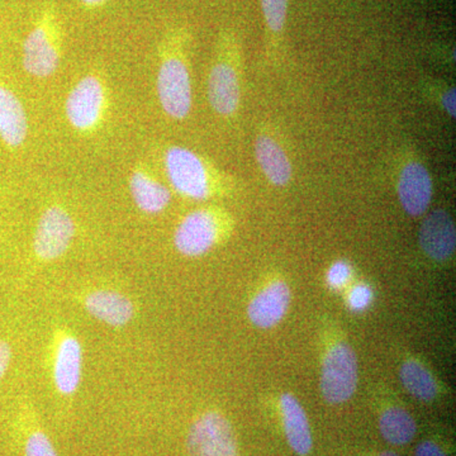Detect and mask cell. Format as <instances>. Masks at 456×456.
Masks as SVG:
<instances>
[{"label":"cell","mask_w":456,"mask_h":456,"mask_svg":"<svg viewBox=\"0 0 456 456\" xmlns=\"http://www.w3.org/2000/svg\"><path fill=\"white\" fill-rule=\"evenodd\" d=\"M207 97L221 118H236L242 101V46L233 29L222 28L216 38Z\"/></svg>","instance_id":"obj_3"},{"label":"cell","mask_w":456,"mask_h":456,"mask_svg":"<svg viewBox=\"0 0 456 456\" xmlns=\"http://www.w3.org/2000/svg\"><path fill=\"white\" fill-rule=\"evenodd\" d=\"M86 312L101 322L113 327H123L134 316V303L125 294L116 290L98 289L84 298Z\"/></svg>","instance_id":"obj_19"},{"label":"cell","mask_w":456,"mask_h":456,"mask_svg":"<svg viewBox=\"0 0 456 456\" xmlns=\"http://www.w3.org/2000/svg\"><path fill=\"white\" fill-rule=\"evenodd\" d=\"M379 431L387 443L401 446L415 439L417 425L406 408L391 404L380 412Z\"/></svg>","instance_id":"obj_21"},{"label":"cell","mask_w":456,"mask_h":456,"mask_svg":"<svg viewBox=\"0 0 456 456\" xmlns=\"http://www.w3.org/2000/svg\"><path fill=\"white\" fill-rule=\"evenodd\" d=\"M424 90L428 98H431V101L440 110L448 114L450 118L455 119L456 92L454 86L439 82V80H431L425 84Z\"/></svg>","instance_id":"obj_22"},{"label":"cell","mask_w":456,"mask_h":456,"mask_svg":"<svg viewBox=\"0 0 456 456\" xmlns=\"http://www.w3.org/2000/svg\"><path fill=\"white\" fill-rule=\"evenodd\" d=\"M279 408L288 445L297 455L307 456L314 449V435L301 402L292 393H281Z\"/></svg>","instance_id":"obj_18"},{"label":"cell","mask_w":456,"mask_h":456,"mask_svg":"<svg viewBox=\"0 0 456 456\" xmlns=\"http://www.w3.org/2000/svg\"><path fill=\"white\" fill-rule=\"evenodd\" d=\"M235 230V218L220 206L189 212L174 232V248L185 257H200L226 242Z\"/></svg>","instance_id":"obj_5"},{"label":"cell","mask_w":456,"mask_h":456,"mask_svg":"<svg viewBox=\"0 0 456 456\" xmlns=\"http://www.w3.org/2000/svg\"><path fill=\"white\" fill-rule=\"evenodd\" d=\"M53 374L60 395H71L79 388L83 375V347L77 336L62 335L57 341Z\"/></svg>","instance_id":"obj_15"},{"label":"cell","mask_w":456,"mask_h":456,"mask_svg":"<svg viewBox=\"0 0 456 456\" xmlns=\"http://www.w3.org/2000/svg\"><path fill=\"white\" fill-rule=\"evenodd\" d=\"M77 235L70 213L61 204H51L38 218L33 235V253L38 260L49 263L68 253Z\"/></svg>","instance_id":"obj_9"},{"label":"cell","mask_w":456,"mask_h":456,"mask_svg":"<svg viewBox=\"0 0 456 456\" xmlns=\"http://www.w3.org/2000/svg\"><path fill=\"white\" fill-rule=\"evenodd\" d=\"M265 49L269 60L279 59L283 49L285 26H287L289 0H260Z\"/></svg>","instance_id":"obj_20"},{"label":"cell","mask_w":456,"mask_h":456,"mask_svg":"<svg viewBox=\"0 0 456 456\" xmlns=\"http://www.w3.org/2000/svg\"><path fill=\"white\" fill-rule=\"evenodd\" d=\"M255 158L268 182L275 187H287L293 180V164L281 141L268 131L255 137Z\"/></svg>","instance_id":"obj_16"},{"label":"cell","mask_w":456,"mask_h":456,"mask_svg":"<svg viewBox=\"0 0 456 456\" xmlns=\"http://www.w3.org/2000/svg\"><path fill=\"white\" fill-rule=\"evenodd\" d=\"M26 456H59L47 435L42 431H35L29 435L25 444Z\"/></svg>","instance_id":"obj_25"},{"label":"cell","mask_w":456,"mask_h":456,"mask_svg":"<svg viewBox=\"0 0 456 456\" xmlns=\"http://www.w3.org/2000/svg\"><path fill=\"white\" fill-rule=\"evenodd\" d=\"M399 379L413 398L428 403L440 398L446 388L428 362L413 354H407L399 362Z\"/></svg>","instance_id":"obj_17"},{"label":"cell","mask_w":456,"mask_h":456,"mask_svg":"<svg viewBox=\"0 0 456 456\" xmlns=\"http://www.w3.org/2000/svg\"><path fill=\"white\" fill-rule=\"evenodd\" d=\"M399 202L407 215L419 217L430 208L434 182L428 167L417 156L407 158L397 178Z\"/></svg>","instance_id":"obj_11"},{"label":"cell","mask_w":456,"mask_h":456,"mask_svg":"<svg viewBox=\"0 0 456 456\" xmlns=\"http://www.w3.org/2000/svg\"><path fill=\"white\" fill-rule=\"evenodd\" d=\"M12 360V347L7 341L0 340V382L7 373Z\"/></svg>","instance_id":"obj_27"},{"label":"cell","mask_w":456,"mask_h":456,"mask_svg":"<svg viewBox=\"0 0 456 456\" xmlns=\"http://www.w3.org/2000/svg\"><path fill=\"white\" fill-rule=\"evenodd\" d=\"M191 47V33L184 26L167 28L158 45L156 93L161 110L174 121L187 118L193 108Z\"/></svg>","instance_id":"obj_1"},{"label":"cell","mask_w":456,"mask_h":456,"mask_svg":"<svg viewBox=\"0 0 456 456\" xmlns=\"http://www.w3.org/2000/svg\"><path fill=\"white\" fill-rule=\"evenodd\" d=\"M290 305V285L281 275H272L255 290L248 301V317L259 329H273L287 316Z\"/></svg>","instance_id":"obj_10"},{"label":"cell","mask_w":456,"mask_h":456,"mask_svg":"<svg viewBox=\"0 0 456 456\" xmlns=\"http://www.w3.org/2000/svg\"><path fill=\"white\" fill-rule=\"evenodd\" d=\"M320 388L329 404L350 401L359 386V362L344 330L330 318L321 331Z\"/></svg>","instance_id":"obj_4"},{"label":"cell","mask_w":456,"mask_h":456,"mask_svg":"<svg viewBox=\"0 0 456 456\" xmlns=\"http://www.w3.org/2000/svg\"><path fill=\"white\" fill-rule=\"evenodd\" d=\"M110 108V88L103 75L90 71L84 75L65 99L66 121L77 134L93 136L108 118Z\"/></svg>","instance_id":"obj_7"},{"label":"cell","mask_w":456,"mask_h":456,"mask_svg":"<svg viewBox=\"0 0 456 456\" xmlns=\"http://www.w3.org/2000/svg\"><path fill=\"white\" fill-rule=\"evenodd\" d=\"M353 278L354 268L347 260L335 261L326 273V283L334 292H340L345 288H349Z\"/></svg>","instance_id":"obj_23"},{"label":"cell","mask_w":456,"mask_h":456,"mask_svg":"<svg viewBox=\"0 0 456 456\" xmlns=\"http://www.w3.org/2000/svg\"><path fill=\"white\" fill-rule=\"evenodd\" d=\"M189 456H240L235 431L218 411L202 413L189 428Z\"/></svg>","instance_id":"obj_8"},{"label":"cell","mask_w":456,"mask_h":456,"mask_svg":"<svg viewBox=\"0 0 456 456\" xmlns=\"http://www.w3.org/2000/svg\"><path fill=\"white\" fill-rule=\"evenodd\" d=\"M110 0H79L80 4L83 5L86 11H99V9L106 7Z\"/></svg>","instance_id":"obj_28"},{"label":"cell","mask_w":456,"mask_h":456,"mask_svg":"<svg viewBox=\"0 0 456 456\" xmlns=\"http://www.w3.org/2000/svg\"><path fill=\"white\" fill-rule=\"evenodd\" d=\"M378 456H401V455H398L397 452H389V450H387V452H382Z\"/></svg>","instance_id":"obj_29"},{"label":"cell","mask_w":456,"mask_h":456,"mask_svg":"<svg viewBox=\"0 0 456 456\" xmlns=\"http://www.w3.org/2000/svg\"><path fill=\"white\" fill-rule=\"evenodd\" d=\"M128 188L134 206L145 215L163 213L171 203V191L146 164H137L131 170Z\"/></svg>","instance_id":"obj_13"},{"label":"cell","mask_w":456,"mask_h":456,"mask_svg":"<svg viewBox=\"0 0 456 456\" xmlns=\"http://www.w3.org/2000/svg\"><path fill=\"white\" fill-rule=\"evenodd\" d=\"M163 164L170 187L187 200L204 202L226 197L235 187L228 174L188 147H167Z\"/></svg>","instance_id":"obj_2"},{"label":"cell","mask_w":456,"mask_h":456,"mask_svg":"<svg viewBox=\"0 0 456 456\" xmlns=\"http://www.w3.org/2000/svg\"><path fill=\"white\" fill-rule=\"evenodd\" d=\"M419 244L432 263L448 264L455 255L456 228L445 209H435L419 227Z\"/></svg>","instance_id":"obj_12"},{"label":"cell","mask_w":456,"mask_h":456,"mask_svg":"<svg viewBox=\"0 0 456 456\" xmlns=\"http://www.w3.org/2000/svg\"><path fill=\"white\" fill-rule=\"evenodd\" d=\"M416 456H449L440 444L432 440H425L417 446Z\"/></svg>","instance_id":"obj_26"},{"label":"cell","mask_w":456,"mask_h":456,"mask_svg":"<svg viewBox=\"0 0 456 456\" xmlns=\"http://www.w3.org/2000/svg\"><path fill=\"white\" fill-rule=\"evenodd\" d=\"M62 25L53 4L40 9L22 45V66L29 77L46 79L59 70L62 59Z\"/></svg>","instance_id":"obj_6"},{"label":"cell","mask_w":456,"mask_h":456,"mask_svg":"<svg viewBox=\"0 0 456 456\" xmlns=\"http://www.w3.org/2000/svg\"><path fill=\"white\" fill-rule=\"evenodd\" d=\"M28 137L26 108L0 75V141L9 151H17Z\"/></svg>","instance_id":"obj_14"},{"label":"cell","mask_w":456,"mask_h":456,"mask_svg":"<svg viewBox=\"0 0 456 456\" xmlns=\"http://www.w3.org/2000/svg\"><path fill=\"white\" fill-rule=\"evenodd\" d=\"M374 301V290L367 283H359L349 288L346 294V305L350 311L360 312L367 311Z\"/></svg>","instance_id":"obj_24"}]
</instances>
